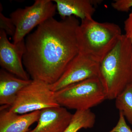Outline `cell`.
<instances>
[{
    "label": "cell",
    "mask_w": 132,
    "mask_h": 132,
    "mask_svg": "<svg viewBox=\"0 0 132 132\" xmlns=\"http://www.w3.org/2000/svg\"><path fill=\"white\" fill-rule=\"evenodd\" d=\"M80 24L74 16L61 21L53 17L27 36L22 62L32 80L51 85L59 79L79 53L77 31Z\"/></svg>",
    "instance_id": "1"
},
{
    "label": "cell",
    "mask_w": 132,
    "mask_h": 132,
    "mask_svg": "<svg viewBox=\"0 0 132 132\" xmlns=\"http://www.w3.org/2000/svg\"><path fill=\"white\" fill-rule=\"evenodd\" d=\"M98 78L109 100L132 84V46L125 34L100 63Z\"/></svg>",
    "instance_id": "2"
},
{
    "label": "cell",
    "mask_w": 132,
    "mask_h": 132,
    "mask_svg": "<svg viewBox=\"0 0 132 132\" xmlns=\"http://www.w3.org/2000/svg\"><path fill=\"white\" fill-rule=\"evenodd\" d=\"M120 27L93 18L81 21L77 31L79 53L100 63L122 35Z\"/></svg>",
    "instance_id": "3"
},
{
    "label": "cell",
    "mask_w": 132,
    "mask_h": 132,
    "mask_svg": "<svg viewBox=\"0 0 132 132\" xmlns=\"http://www.w3.org/2000/svg\"><path fill=\"white\" fill-rule=\"evenodd\" d=\"M60 106L76 111H85L101 104L106 95L98 77L90 78L54 92Z\"/></svg>",
    "instance_id": "4"
},
{
    "label": "cell",
    "mask_w": 132,
    "mask_h": 132,
    "mask_svg": "<svg viewBox=\"0 0 132 132\" xmlns=\"http://www.w3.org/2000/svg\"><path fill=\"white\" fill-rule=\"evenodd\" d=\"M56 10V4L53 1L36 0L31 6L18 9L11 13L10 18L16 28L13 43L24 40L35 27L53 17Z\"/></svg>",
    "instance_id": "5"
},
{
    "label": "cell",
    "mask_w": 132,
    "mask_h": 132,
    "mask_svg": "<svg viewBox=\"0 0 132 132\" xmlns=\"http://www.w3.org/2000/svg\"><path fill=\"white\" fill-rule=\"evenodd\" d=\"M59 106L54 92L51 90L49 85L32 80L19 93L14 103L8 109L22 114Z\"/></svg>",
    "instance_id": "6"
},
{
    "label": "cell",
    "mask_w": 132,
    "mask_h": 132,
    "mask_svg": "<svg viewBox=\"0 0 132 132\" xmlns=\"http://www.w3.org/2000/svg\"><path fill=\"white\" fill-rule=\"evenodd\" d=\"M100 63L79 53L69 64L59 79L50 85L55 92L72 84L90 78L98 77Z\"/></svg>",
    "instance_id": "7"
},
{
    "label": "cell",
    "mask_w": 132,
    "mask_h": 132,
    "mask_svg": "<svg viewBox=\"0 0 132 132\" xmlns=\"http://www.w3.org/2000/svg\"><path fill=\"white\" fill-rule=\"evenodd\" d=\"M5 31L0 29V65L3 69L18 78L29 80V75L25 70L22 59L26 50L25 40L12 43Z\"/></svg>",
    "instance_id": "8"
},
{
    "label": "cell",
    "mask_w": 132,
    "mask_h": 132,
    "mask_svg": "<svg viewBox=\"0 0 132 132\" xmlns=\"http://www.w3.org/2000/svg\"><path fill=\"white\" fill-rule=\"evenodd\" d=\"M73 115L61 106L45 109L41 111L38 125L29 132H63Z\"/></svg>",
    "instance_id": "9"
},
{
    "label": "cell",
    "mask_w": 132,
    "mask_h": 132,
    "mask_svg": "<svg viewBox=\"0 0 132 132\" xmlns=\"http://www.w3.org/2000/svg\"><path fill=\"white\" fill-rule=\"evenodd\" d=\"M41 111L20 114L1 108L0 132H28L29 127L38 121Z\"/></svg>",
    "instance_id": "10"
},
{
    "label": "cell",
    "mask_w": 132,
    "mask_h": 132,
    "mask_svg": "<svg viewBox=\"0 0 132 132\" xmlns=\"http://www.w3.org/2000/svg\"><path fill=\"white\" fill-rule=\"evenodd\" d=\"M62 19L71 16L81 19H92L96 11L95 6L102 2L97 0H54Z\"/></svg>",
    "instance_id": "11"
},
{
    "label": "cell",
    "mask_w": 132,
    "mask_h": 132,
    "mask_svg": "<svg viewBox=\"0 0 132 132\" xmlns=\"http://www.w3.org/2000/svg\"><path fill=\"white\" fill-rule=\"evenodd\" d=\"M32 80H26L2 69L0 70V104L9 107L14 103L19 93Z\"/></svg>",
    "instance_id": "12"
},
{
    "label": "cell",
    "mask_w": 132,
    "mask_h": 132,
    "mask_svg": "<svg viewBox=\"0 0 132 132\" xmlns=\"http://www.w3.org/2000/svg\"><path fill=\"white\" fill-rule=\"evenodd\" d=\"M95 121L96 116L90 109L76 111L71 122L63 132H77L82 128H92Z\"/></svg>",
    "instance_id": "13"
},
{
    "label": "cell",
    "mask_w": 132,
    "mask_h": 132,
    "mask_svg": "<svg viewBox=\"0 0 132 132\" xmlns=\"http://www.w3.org/2000/svg\"><path fill=\"white\" fill-rule=\"evenodd\" d=\"M115 106L132 125V84L115 99Z\"/></svg>",
    "instance_id": "14"
},
{
    "label": "cell",
    "mask_w": 132,
    "mask_h": 132,
    "mask_svg": "<svg viewBox=\"0 0 132 132\" xmlns=\"http://www.w3.org/2000/svg\"><path fill=\"white\" fill-rule=\"evenodd\" d=\"M0 29L13 37L16 31V28L11 19L5 16L1 12L0 13Z\"/></svg>",
    "instance_id": "15"
},
{
    "label": "cell",
    "mask_w": 132,
    "mask_h": 132,
    "mask_svg": "<svg viewBox=\"0 0 132 132\" xmlns=\"http://www.w3.org/2000/svg\"><path fill=\"white\" fill-rule=\"evenodd\" d=\"M114 9L121 12H128L132 7V0H115L111 3Z\"/></svg>",
    "instance_id": "16"
},
{
    "label": "cell",
    "mask_w": 132,
    "mask_h": 132,
    "mask_svg": "<svg viewBox=\"0 0 132 132\" xmlns=\"http://www.w3.org/2000/svg\"><path fill=\"white\" fill-rule=\"evenodd\" d=\"M109 132H132V130L127 124L123 114L119 112V117L117 125Z\"/></svg>",
    "instance_id": "17"
},
{
    "label": "cell",
    "mask_w": 132,
    "mask_h": 132,
    "mask_svg": "<svg viewBox=\"0 0 132 132\" xmlns=\"http://www.w3.org/2000/svg\"><path fill=\"white\" fill-rule=\"evenodd\" d=\"M125 35L130 40L132 46V10L124 22Z\"/></svg>",
    "instance_id": "18"
}]
</instances>
